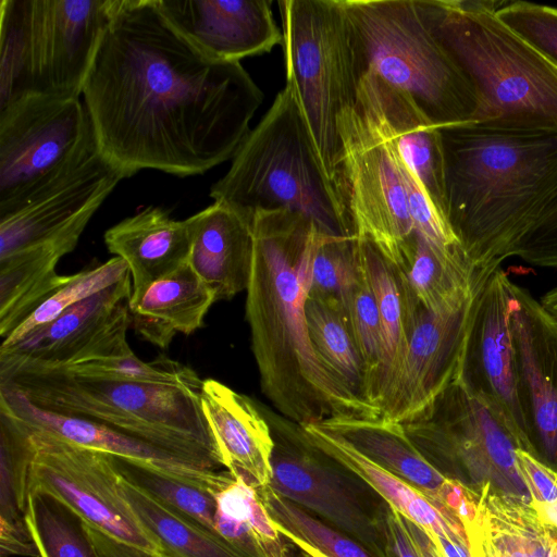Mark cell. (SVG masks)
<instances>
[{
	"instance_id": "39",
	"label": "cell",
	"mask_w": 557,
	"mask_h": 557,
	"mask_svg": "<svg viewBox=\"0 0 557 557\" xmlns=\"http://www.w3.org/2000/svg\"><path fill=\"white\" fill-rule=\"evenodd\" d=\"M73 373L112 381L202 386L203 380L190 367L164 354L143 361L135 354L115 359L91 361L67 368Z\"/></svg>"
},
{
	"instance_id": "48",
	"label": "cell",
	"mask_w": 557,
	"mask_h": 557,
	"mask_svg": "<svg viewBox=\"0 0 557 557\" xmlns=\"http://www.w3.org/2000/svg\"><path fill=\"white\" fill-rule=\"evenodd\" d=\"M405 522L423 557H442L437 547L422 528L407 518H405Z\"/></svg>"
},
{
	"instance_id": "18",
	"label": "cell",
	"mask_w": 557,
	"mask_h": 557,
	"mask_svg": "<svg viewBox=\"0 0 557 557\" xmlns=\"http://www.w3.org/2000/svg\"><path fill=\"white\" fill-rule=\"evenodd\" d=\"M483 283L457 307L429 311L419 305L401 373L381 418L412 419L457 377Z\"/></svg>"
},
{
	"instance_id": "42",
	"label": "cell",
	"mask_w": 557,
	"mask_h": 557,
	"mask_svg": "<svg viewBox=\"0 0 557 557\" xmlns=\"http://www.w3.org/2000/svg\"><path fill=\"white\" fill-rule=\"evenodd\" d=\"M0 451V557H40L20 505L12 453L1 441Z\"/></svg>"
},
{
	"instance_id": "27",
	"label": "cell",
	"mask_w": 557,
	"mask_h": 557,
	"mask_svg": "<svg viewBox=\"0 0 557 557\" xmlns=\"http://www.w3.org/2000/svg\"><path fill=\"white\" fill-rule=\"evenodd\" d=\"M216 301L213 290L184 263L153 282L129 307L131 327L144 339L168 348L177 333L189 335L202 327Z\"/></svg>"
},
{
	"instance_id": "24",
	"label": "cell",
	"mask_w": 557,
	"mask_h": 557,
	"mask_svg": "<svg viewBox=\"0 0 557 557\" xmlns=\"http://www.w3.org/2000/svg\"><path fill=\"white\" fill-rule=\"evenodd\" d=\"M104 244L128 265L135 304L157 280L188 262L193 234L188 219L175 220L159 207H147L108 228Z\"/></svg>"
},
{
	"instance_id": "4",
	"label": "cell",
	"mask_w": 557,
	"mask_h": 557,
	"mask_svg": "<svg viewBox=\"0 0 557 557\" xmlns=\"http://www.w3.org/2000/svg\"><path fill=\"white\" fill-rule=\"evenodd\" d=\"M414 1L479 96L473 125L557 135V66L497 16L503 1Z\"/></svg>"
},
{
	"instance_id": "23",
	"label": "cell",
	"mask_w": 557,
	"mask_h": 557,
	"mask_svg": "<svg viewBox=\"0 0 557 557\" xmlns=\"http://www.w3.org/2000/svg\"><path fill=\"white\" fill-rule=\"evenodd\" d=\"M315 424L424 494L447 516L449 502L461 483L446 478L433 467L401 423L384 418H333Z\"/></svg>"
},
{
	"instance_id": "43",
	"label": "cell",
	"mask_w": 557,
	"mask_h": 557,
	"mask_svg": "<svg viewBox=\"0 0 557 557\" xmlns=\"http://www.w3.org/2000/svg\"><path fill=\"white\" fill-rule=\"evenodd\" d=\"M497 16L557 66V8L503 1Z\"/></svg>"
},
{
	"instance_id": "29",
	"label": "cell",
	"mask_w": 557,
	"mask_h": 557,
	"mask_svg": "<svg viewBox=\"0 0 557 557\" xmlns=\"http://www.w3.org/2000/svg\"><path fill=\"white\" fill-rule=\"evenodd\" d=\"M302 426L313 445L357 475L391 507L422 528L431 539L448 536L468 543L465 531L451 522L424 494L383 470L346 442L317 424Z\"/></svg>"
},
{
	"instance_id": "25",
	"label": "cell",
	"mask_w": 557,
	"mask_h": 557,
	"mask_svg": "<svg viewBox=\"0 0 557 557\" xmlns=\"http://www.w3.org/2000/svg\"><path fill=\"white\" fill-rule=\"evenodd\" d=\"M187 219L193 234L188 262L216 301L246 290L253 258L252 221L219 202Z\"/></svg>"
},
{
	"instance_id": "38",
	"label": "cell",
	"mask_w": 557,
	"mask_h": 557,
	"mask_svg": "<svg viewBox=\"0 0 557 557\" xmlns=\"http://www.w3.org/2000/svg\"><path fill=\"white\" fill-rule=\"evenodd\" d=\"M127 275H129L128 265L120 257H113L95 268L72 274V278L3 339L2 345L20 339L36 327L54 320L69 308L109 288Z\"/></svg>"
},
{
	"instance_id": "30",
	"label": "cell",
	"mask_w": 557,
	"mask_h": 557,
	"mask_svg": "<svg viewBox=\"0 0 557 557\" xmlns=\"http://www.w3.org/2000/svg\"><path fill=\"white\" fill-rule=\"evenodd\" d=\"M215 531L245 557H289L285 539L263 506L257 487L223 470L214 490Z\"/></svg>"
},
{
	"instance_id": "45",
	"label": "cell",
	"mask_w": 557,
	"mask_h": 557,
	"mask_svg": "<svg viewBox=\"0 0 557 557\" xmlns=\"http://www.w3.org/2000/svg\"><path fill=\"white\" fill-rule=\"evenodd\" d=\"M516 455L530 494V505L557 502V471L523 448H518Z\"/></svg>"
},
{
	"instance_id": "20",
	"label": "cell",
	"mask_w": 557,
	"mask_h": 557,
	"mask_svg": "<svg viewBox=\"0 0 557 557\" xmlns=\"http://www.w3.org/2000/svg\"><path fill=\"white\" fill-rule=\"evenodd\" d=\"M166 21L206 55L223 61L282 44L269 0H154Z\"/></svg>"
},
{
	"instance_id": "13",
	"label": "cell",
	"mask_w": 557,
	"mask_h": 557,
	"mask_svg": "<svg viewBox=\"0 0 557 557\" xmlns=\"http://www.w3.org/2000/svg\"><path fill=\"white\" fill-rule=\"evenodd\" d=\"M125 177L96 145L0 213V259L34 247L70 253L92 215Z\"/></svg>"
},
{
	"instance_id": "11",
	"label": "cell",
	"mask_w": 557,
	"mask_h": 557,
	"mask_svg": "<svg viewBox=\"0 0 557 557\" xmlns=\"http://www.w3.org/2000/svg\"><path fill=\"white\" fill-rule=\"evenodd\" d=\"M273 438L271 481L275 493L364 546L387 557L388 504L368 484L319 449L305 428L257 403Z\"/></svg>"
},
{
	"instance_id": "8",
	"label": "cell",
	"mask_w": 557,
	"mask_h": 557,
	"mask_svg": "<svg viewBox=\"0 0 557 557\" xmlns=\"http://www.w3.org/2000/svg\"><path fill=\"white\" fill-rule=\"evenodd\" d=\"M277 4L286 85L334 184L357 119L359 83L343 0H281Z\"/></svg>"
},
{
	"instance_id": "41",
	"label": "cell",
	"mask_w": 557,
	"mask_h": 557,
	"mask_svg": "<svg viewBox=\"0 0 557 557\" xmlns=\"http://www.w3.org/2000/svg\"><path fill=\"white\" fill-rule=\"evenodd\" d=\"M348 320L366 367L368 401L374 406L372 396L382 359V330L377 304L363 264L360 280L349 298Z\"/></svg>"
},
{
	"instance_id": "26",
	"label": "cell",
	"mask_w": 557,
	"mask_h": 557,
	"mask_svg": "<svg viewBox=\"0 0 557 557\" xmlns=\"http://www.w3.org/2000/svg\"><path fill=\"white\" fill-rule=\"evenodd\" d=\"M358 245L381 321L382 359L372 404L382 413L401 373L420 302L399 268L371 242L358 238Z\"/></svg>"
},
{
	"instance_id": "17",
	"label": "cell",
	"mask_w": 557,
	"mask_h": 557,
	"mask_svg": "<svg viewBox=\"0 0 557 557\" xmlns=\"http://www.w3.org/2000/svg\"><path fill=\"white\" fill-rule=\"evenodd\" d=\"M512 283L499 267L481 286L457 376L504 412L533 454L520 399L511 329Z\"/></svg>"
},
{
	"instance_id": "36",
	"label": "cell",
	"mask_w": 557,
	"mask_h": 557,
	"mask_svg": "<svg viewBox=\"0 0 557 557\" xmlns=\"http://www.w3.org/2000/svg\"><path fill=\"white\" fill-rule=\"evenodd\" d=\"M25 517L40 557H98L83 518L53 495L30 492Z\"/></svg>"
},
{
	"instance_id": "22",
	"label": "cell",
	"mask_w": 557,
	"mask_h": 557,
	"mask_svg": "<svg viewBox=\"0 0 557 557\" xmlns=\"http://www.w3.org/2000/svg\"><path fill=\"white\" fill-rule=\"evenodd\" d=\"M201 407L223 467L256 487L269 485L274 443L257 403L216 380L206 379Z\"/></svg>"
},
{
	"instance_id": "28",
	"label": "cell",
	"mask_w": 557,
	"mask_h": 557,
	"mask_svg": "<svg viewBox=\"0 0 557 557\" xmlns=\"http://www.w3.org/2000/svg\"><path fill=\"white\" fill-rule=\"evenodd\" d=\"M110 459L119 475L127 482L166 508L218 533L214 528V490L223 470L168 465L116 455H110Z\"/></svg>"
},
{
	"instance_id": "7",
	"label": "cell",
	"mask_w": 557,
	"mask_h": 557,
	"mask_svg": "<svg viewBox=\"0 0 557 557\" xmlns=\"http://www.w3.org/2000/svg\"><path fill=\"white\" fill-rule=\"evenodd\" d=\"M358 75L408 98L436 127L473 124L478 94L421 16L414 0H343Z\"/></svg>"
},
{
	"instance_id": "37",
	"label": "cell",
	"mask_w": 557,
	"mask_h": 557,
	"mask_svg": "<svg viewBox=\"0 0 557 557\" xmlns=\"http://www.w3.org/2000/svg\"><path fill=\"white\" fill-rule=\"evenodd\" d=\"M361 272L358 238L323 234L312 262L308 298L326 305L348 319L349 298Z\"/></svg>"
},
{
	"instance_id": "44",
	"label": "cell",
	"mask_w": 557,
	"mask_h": 557,
	"mask_svg": "<svg viewBox=\"0 0 557 557\" xmlns=\"http://www.w3.org/2000/svg\"><path fill=\"white\" fill-rule=\"evenodd\" d=\"M512 257L536 267L557 269V187L536 222L518 243Z\"/></svg>"
},
{
	"instance_id": "47",
	"label": "cell",
	"mask_w": 557,
	"mask_h": 557,
	"mask_svg": "<svg viewBox=\"0 0 557 557\" xmlns=\"http://www.w3.org/2000/svg\"><path fill=\"white\" fill-rule=\"evenodd\" d=\"M86 527L98 557H170L161 552L150 553L127 545L87 523Z\"/></svg>"
},
{
	"instance_id": "35",
	"label": "cell",
	"mask_w": 557,
	"mask_h": 557,
	"mask_svg": "<svg viewBox=\"0 0 557 557\" xmlns=\"http://www.w3.org/2000/svg\"><path fill=\"white\" fill-rule=\"evenodd\" d=\"M258 495L278 532L310 557H374L359 542L322 522L274 492L257 487Z\"/></svg>"
},
{
	"instance_id": "40",
	"label": "cell",
	"mask_w": 557,
	"mask_h": 557,
	"mask_svg": "<svg viewBox=\"0 0 557 557\" xmlns=\"http://www.w3.org/2000/svg\"><path fill=\"white\" fill-rule=\"evenodd\" d=\"M32 94L21 0L0 1V110Z\"/></svg>"
},
{
	"instance_id": "31",
	"label": "cell",
	"mask_w": 557,
	"mask_h": 557,
	"mask_svg": "<svg viewBox=\"0 0 557 557\" xmlns=\"http://www.w3.org/2000/svg\"><path fill=\"white\" fill-rule=\"evenodd\" d=\"M62 257L50 247H34L0 259L2 341L72 278L55 270Z\"/></svg>"
},
{
	"instance_id": "16",
	"label": "cell",
	"mask_w": 557,
	"mask_h": 557,
	"mask_svg": "<svg viewBox=\"0 0 557 557\" xmlns=\"http://www.w3.org/2000/svg\"><path fill=\"white\" fill-rule=\"evenodd\" d=\"M117 0H21L30 92L81 98Z\"/></svg>"
},
{
	"instance_id": "33",
	"label": "cell",
	"mask_w": 557,
	"mask_h": 557,
	"mask_svg": "<svg viewBox=\"0 0 557 557\" xmlns=\"http://www.w3.org/2000/svg\"><path fill=\"white\" fill-rule=\"evenodd\" d=\"M119 487L135 518L170 557H245L220 534L166 508L120 476Z\"/></svg>"
},
{
	"instance_id": "49",
	"label": "cell",
	"mask_w": 557,
	"mask_h": 557,
	"mask_svg": "<svg viewBox=\"0 0 557 557\" xmlns=\"http://www.w3.org/2000/svg\"><path fill=\"white\" fill-rule=\"evenodd\" d=\"M531 507L543 523L557 529V502Z\"/></svg>"
},
{
	"instance_id": "15",
	"label": "cell",
	"mask_w": 557,
	"mask_h": 557,
	"mask_svg": "<svg viewBox=\"0 0 557 557\" xmlns=\"http://www.w3.org/2000/svg\"><path fill=\"white\" fill-rule=\"evenodd\" d=\"M131 295L129 274L20 339L1 344L0 379L133 355L126 338Z\"/></svg>"
},
{
	"instance_id": "32",
	"label": "cell",
	"mask_w": 557,
	"mask_h": 557,
	"mask_svg": "<svg viewBox=\"0 0 557 557\" xmlns=\"http://www.w3.org/2000/svg\"><path fill=\"white\" fill-rule=\"evenodd\" d=\"M0 401L4 403L27 425L52 433L78 445L110 455L168 465L193 466L169 451L100 423L41 409L7 385L0 384Z\"/></svg>"
},
{
	"instance_id": "10",
	"label": "cell",
	"mask_w": 557,
	"mask_h": 557,
	"mask_svg": "<svg viewBox=\"0 0 557 557\" xmlns=\"http://www.w3.org/2000/svg\"><path fill=\"white\" fill-rule=\"evenodd\" d=\"M27 426L28 431L16 432L11 437L17 494L24 512L27 495L44 491L109 536L143 550L160 553L159 545L143 529L122 496L120 475L108 453Z\"/></svg>"
},
{
	"instance_id": "46",
	"label": "cell",
	"mask_w": 557,
	"mask_h": 557,
	"mask_svg": "<svg viewBox=\"0 0 557 557\" xmlns=\"http://www.w3.org/2000/svg\"><path fill=\"white\" fill-rule=\"evenodd\" d=\"M387 557H423L403 515L388 506L385 515Z\"/></svg>"
},
{
	"instance_id": "2",
	"label": "cell",
	"mask_w": 557,
	"mask_h": 557,
	"mask_svg": "<svg viewBox=\"0 0 557 557\" xmlns=\"http://www.w3.org/2000/svg\"><path fill=\"white\" fill-rule=\"evenodd\" d=\"M252 228L246 320L262 393L277 412L301 425L381 418L377 408L355 398L333 375L309 338L306 300L323 233L311 220L285 210L257 213Z\"/></svg>"
},
{
	"instance_id": "9",
	"label": "cell",
	"mask_w": 557,
	"mask_h": 557,
	"mask_svg": "<svg viewBox=\"0 0 557 557\" xmlns=\"http://www.w3.org/2000/svg\"><path fill=\"white\" fill-rule=\"evenodd\" d=\"M425 459L450 480L491 483L530 504L516 451L529 448L504 412L456 377L412 419L401 423Z\"/></svg>"
},
{
	"instance_id": "14",
	"label": "cell",
	"mask_w": 557,
	"mask_h": 557,
	"mask_svg": "<svg viewBox=\"0 0 557 557\" xmlns=\"http://www.w3.org/2000/svg\"><path fill=\"white\" fill-rule=\"evenodd\" d=\"M334 185L354 236L400 269L414 234L407 194L392 144L358 114Z\"/></svg>"
},
{
	"instance_id": "19",
	"label": "cell",
	"mask_w": 557,
	"mask_h": 557,
	"mask_svg": "<svg viewBox=\"0 0 557 557\" xmlns=\"http://www.w3.org/2000/svg\"><path fill=\"white\" fill-rule=\"evenodd\" d=\"M511 329L520 399L533 454L557 468V318L512 283Z\"/></svg>"
},
{
	"instance_id": "21",
	"label": "cell",
	"mask_w": 557,
	"mask_h": 557,
	"mask_svg": "<svg viewBox=\"0 0 557 557\" xmlns=\"http://www.w3.org/2000/svg\"><path fill=\"white\" fill-rule=\"evenodd\" d=\"M470 557H557V529L543 523L530 504L491 483L468 486L457 515Z\"/></svg>"
},
{
	"instance_id": "3",
	"label": "cell",
	"mask_w": 557,
	"mask_h": 557,
	"mask_svg": "<svg viewBox=\"0 0 557 557\" xmlns=\"http://www.w3.org/2000/svg\"><path fill=\"white\" fill-rule=\"evenodd\" d=\"M438 132L446 221L474 268L497 269L513 256L557 187V135L473 124Z\"/></svg>"
},
{
	"instance_id": "5",
	"label": "cell",
	"mask_w": 557,
	"mask_h": 557,
	"mask_svg": "<svg viewBox=\"0 0 557 557\" xmlns=\"http://www.w3.org/2000/svg\"><path fill=\"white\" fill-rule=\"evenodd\" d=\"M0 384L41 409L100 423L195 467H223L202 411V386L112 381L65 369L21 372Z\"/></svg>"
},
{
	"instance_id": "34",
	"label": "cell",
	"mask_w": 557,
	"mask_h": 557,
	"mask_svg": "<svg viewBox=\"0 0 557 557\" xmlns=\"http://www.w3.org/2000/svg\"><path fill=\"white\" fill-rule=\"evenodd\" d=\"M306 319L311 345L320 360L355 398L371 405L366 367L348 319L308 296Z\"/></svg>"
},
{
	"instance_id": "12",
	"label": "cell",
	"mask_w": 557,
	"mask_h": 557,
	"mask_svg": "<svg viewBox=\"0 0 557 557\" xmlns=\"http://www.w3.org/2000/svg\"><path fill=\"white\" fill-rule=\"evenodd\" d=\"M81 98L28 94L0 110V213L95 147Z\"/></svg>"
},
{
	"instance_id": "1",
	"label": "cell",
	"mask_w": 557,
	"mask_h": 557,
	"mask_svg": "<svg viewBox=\"0 0 557 557\" xmlns=\"http://www.w3.org/2000/svg\"><path fill=\"white\" fill-rule=\"evenodd\" d=\"M101 153L126 177H185L233 159L263 94L239 61L206 55L154 0H117L83 87Z\"/></svg>"
},
{
	"instance_id": "50",
	"label": "cell",
	"mask_w": 557,
	"mask_h": 557,
	"mask_svg": "<svg viewBox=\"0 0 557 557\" xmlns=\"http://www.w3.org/2000/svg\"><path fill=\"white\" fill-rule=\"evenodd\" d=\"M541 305L552 315L557 318V286L547 290L540 299Z\"/></svg>"
},
{
	"instance_id": "6",
	"label": "cell",
	"mask_w": 557,
	"mask_h": 557,
	"mask_svg": "<svg viewBox=\"0 0 557 557\" xmlns=\"http://www.w3.org/2000/svg\"><path fill=\"white\" fill-rule=\"evenodd\" d=\"M210 197L251 221L259 212L285 210L311 220L325 235L355 237L288 85L250 129Z\"/></svg>"
}]
</instances>
